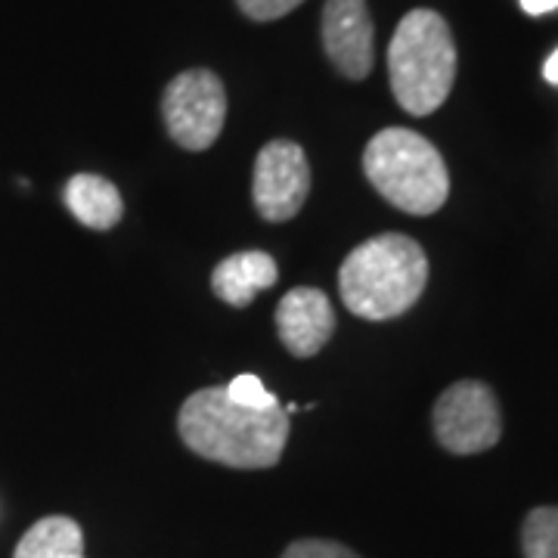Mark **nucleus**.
<instances>
[{
  "label": "nucleus",
  "mask_w": 558,
  "mask_h": 558,
  "mask_svg": "<svg viewBox=\"0 0 558 558\" xmlns=\"http://www.w3.org/2000/svg\"><path fill=\"white\" fill-rule=\"evenodd\" d=\"M279 277L274 255L267 252H236L211 270V292L230 307H248L258 292L270 289Z\"/></svg>",
  "instance_id": "10"
},
{
  "label": "nucleus",
  "mask_w": 558,
  "mask_h": 558,
  "mask_svg": "<svg viewBox=\"0 0 558 558\" xmlns=\"http://www.w3.org/2000/svg\"><path fill=\"white\" fill-rule=\"evenodd\" d=\"M161 119L180 149L205 153L215 146L227 121V90L211 69H190L168 81Z\"/></svg>",
  "instance_id": "5"
},
{
  "label": "nucleus",
  "mask_w": 558,
  "mask_h": 558,
  "mask_svg": "<svg viewBox=\"0 0 558 558\" xmlns=\"http://www.w3.org/2000/svg\"><path fill=\"white\" fill-rule=\"evenodd\" d=\"M363 174L388 205L428 218L450 196L447 161L432 140L410 128H385L363 149Z\"/></svg>",
  "instance_id": "4"
},
{
  "label": "nucleus",
  "mask_w": 558,
  "mask_h": 558,
  "mask_svg": "<svg viewBox=\"0 0 558 558\" xmlns=\"http://www.w3.org/2000/svg\"><path fill=\"white\" fill-rule=\"evenodd\" d=\"M65 208L90 230H112L124 215L119 186L100 174H75L62 190Z\"/></svg>",
  "instance_id": "11"
},
{
  "label": "nucleus",
  "mask_w": 558,
  "mask_h": 558,
  "mask_svg": "<svg viewBox=\"0 0 558 558\" xmlns=\"http://www.w3.org/2000/svg\"><path fill=\"white\" fill-rule=\"evenodd\" d=\"M13 558H84V531L69 515H47L22 534Z\"/></svg>",
  "instance_id": "12"
},
{
  "label": "nucleus",
  "mask_w": 558,
  "mask_h": 558,
  "mask_svg": "<svg viewBox=\"0 0 558 558\" xmlns=\"http://www.w3.org/2000/svg\"><path fill=\"white\" fill-rule=\"evenodd\" d=\"M304 0H236L242 13L255 22H274L279 16H289Z\"/></svg>",
  "instance_id": "16"
},
{
  "label": "nucleus",
  "mask_w": 558,
  "mask_h": 558,
  "mask_svg": "<svg viewBox=\"0 0 558 558\" xmlns=\"http://www.w3.org/2000/svg\"><path fill=\"white\" fill-rule=\"evenodd\" d=\"M323 50L344 78L363 81L376 62V25L366 0L323 3Z\"/></svg>",
  "instance_id": "8"
},
{
  "label": "nucleus",
  "mask_w": 558,
  "mask_h": 558,
  "mask_svg": "<svg viewBox=\"0 0 558 558\" xmlns=\"http://www.w3.org/2000/svg\"><path fill=\"white\" fill-rule=\"evenodd\" d=\"M519 3L527 16H546V13L558 10V0H519Z\"/></svg>",
  "instance_id": "17"
},
{
  "label": "nucleus",
  "mask_w": 558,
  "mask_h": 558,
  "mask_svg": "<svg viewBox=\"0 0 558 558\" xmlns=\"http://www.w3.org/2000/svg\"><path fill=\"white\" fill-rule=\"evenodd\" d=\"M282 558H360L354 549L341 546L336 539H295Z\"/></svg>",
  "instance_id": "15"
},
{
  "label": "nucleus",
  "mask_w": 558,
  "mask_h": 558,
  "mask_svg": "<svg viewBox=\"0 0 558 558\" xmlns=\"http://www.w3.org/2000/svg\"><path fill=\"white\" fill-rule=\"evenodd\" d=\"M428 286V258L403 233H381L360 242L341 260L339 292L344 307L360 319H395L407 314Z\"/></svg>",
  "instance_id": "2"
},
{
  "label": "nucleus",
  "mask_w": 558,
  "mask_h": 558,
  "mask_svg": "<svg viewBox=\"0 0 558 558\" xmlns=\"http://www.w3.org/2000/svg\"><path fill=\"white\" fill-rule=\"evenodd\" d=\"M543 78L558 87V47L549 53V60H546V65H543Z\"/></svg>",
  "instance_id": "18"
},
{
  "label": "nucleus",
  "mask_w": 558,
  "mask_h": 558,
  "mask_svg": "<svg viewBox=\"0 0 558 558\" xmlns=\"http://www.w3.org/2000/svg\"><path fill=\"white\" fill-rule=\"evenodd\" d=\"M178 435L196 457L208 462L230 469H270L286 450L289 416L279 403L267 410H248L227 398L223 388H202L183 400Z\"/></svg>",
  "instance_id": "1"
},
{
  "label": "nucleus",
  "mask_w": 558,
  "mask_h": 558,
  "mask_svg": "<svg viewBox=\"0 0 558 558\" xmlns=\"http://www.w3.org/2000/svg\"><path fill=\"white\" fill-rule=\"evenodd\" d=\"M277 332L292 357L319 354L336 332V311L329 295L314 286L289 289L277 307Z\"/></svg>",
  "instance_id": "9"
},
{
  "label": "nucleus",
  "mask_w": 558,
  "mask_h": 558,
  "mask_svg": "<svg viewBox=\"0 0 558 558\" xmlns=\"http://www.w3.org/2000/svg\"><path fill=\"white\" fill-rule=\"evenodd\" d=\"M223 391H227V398L233 400V403L248 407V410H267V407L279 403L277 395H270V391L264 388V381H260L258 376H252V373L236 376L230 385H223Z\"/></svg>",
  "instance_id": "14"
},
{
  "label": "nucleus",
  "mask_w": 558,
  "mask_h": 558,
  "mask_svg": "<svg viewBox=\"0 0 558 558\" xmlns=\"http://www.w3.org/2000/svg\"><path fill=\"white\" fill-rule=\"evenodd\" d=\"M311 196V165L295 140H270L255 159L252 199L264 220H292Z\"/></svg>",
  "instance_id": "7"
},
{
  "label": "nucleus",
  "mask_w": 558,
  "mask_h": 558,
  "mask_svg": "<svg viewBox=\"0 0 558 558\" xmlns=\"http://www.w3.org/2000/svg\"><path fill=\"white\" fill-rule=\"evenodd\" d=\"M524 558H558V506H539L521 524Z\"/></svg>",
  "instance_id": "13"
},
{
  "label": "nucleus",
  "mask_w": 558,
  "mask_h": 558,
  "mask_svg": "<svg viewBox=\"0 0 558 558\" xmlns=\"http://www.w3.org/2000/svg\"><path fill=\"white\" fill-rule=\"evenodd\" d=\"M432 428L444 450L457 457H475L502 438V413L497 395L475 379L450 385L432 410Z\"/></svg>",
  "instance_id": "6"
},
{
  "label": "nucleus",
  "mask_w": 558,
  "mask_h": 558,
  "mask_svg": "<svg viewBox=\"0 0 558 558\" xmlns=\"http://www.w3.org/2000/svg\"><path fill=\"white\" fill-rule=\"evenodd\" d=\"M388 81L403 112L432 116L447 102L457 81V44L435 10H410L388 44Z\"/></svg>",
  "instance_id": "3"
}]
</instances>
